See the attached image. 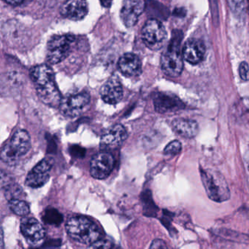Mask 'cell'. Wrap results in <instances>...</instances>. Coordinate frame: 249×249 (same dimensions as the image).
Listing matches in <instances>:
<instances>
[{"label":"cell","mask_w":249,"mask_h":249,"mask_svg":"<svg viewBox=\"0 0 249 249\" xmlns=\"http://www.w3.org/2000/svg\"><path fill=\"white\" fill-rule=\"evenodd\" d=\"M30 77L41 101L51 107H59L62 97L52 68L47 65L33 67L30 71Z\"/></svg>","instance_id":"cell-1"},{"label":"cell","mask_w":249,"mask_h":249,"mask_svg":"<svg viewBox=\"0 0 249 249\" xmlns=\"http://www.w3.org/2000/svg\"><path fill=\"white\" fill-rule=\"evenodd\" d=\"M65 227L67 232L72 240L83 244H91L101 237V231L98 226L83 215L70 218Z\"/></svg>","instance_id":"cell-2"},{"label":"cell","mask_w":249,"mask_h":249,"mask_svg":"<svg viewBox=\"0 0 249 249\" xmlns=\"http://www.w3.org/2000/svg\"><path fill=\"white\" fill-rule=\"evenodd\" d=\"M31 148V139L25 130H18L0 151V159L7 164L17 162Z\"/></svg>","instance_id":"cell-3"},{"label":"cell","mask_w":249,"mask_h":249,"mask_svg":"<svg viewBox=\"0 0 249 249\" xmlns=\"http://www.w3.org/2000/svg\"><path fill=\"white\" fill-rule=\"evenodd\" d=\"M201 180L207 195L211 200L222 202L230 198V191L224 176L211 170H201Z\"/></svg>","instance_id":"cell-4"},{"label":"cell","mask_w":249,"mask_h":249,"mask_svg":"<svg viewBox=\"0 0 249 249\" xmlns=\"http://www.w3.org/2000/svg\"><path fill=\"white\" fill-rule=\"evenodd\" d=\"M181 36H175L169 45L168 49L161 56V68L165 75L170 77H178L183 69V61L180 51Z\"/></svg>","instance_id":"cell-5"},{"label":"cell","mask_w":249,"mask_h":249,"mask_svg":"<svg viewBox=\"0 0 249 249\" xmlns=\"http://www.w3.org/2000/svg\"><path fill=\"white\" fill-rule=\"evenodd\" d=\"M72 35L55 36L50 39L47 46V61L51 65H56L65 60L71 52L75 42Z\"/></svg>","instance_id":"cell-6"},{"label":"cell","mask_w":249,"mask_h":249,"mask_svg":"<svg viewBox=\"0 0 249 249\" xmlns=\"http://www.w3.org/2000/svg\"><path fill=\"white\" fill-rule=\"evenodd\" d=\"M167 33L161 21L155 18L148 20L142 30V39L145 46L152 51H158L165 45Z\"/></svg>","instance_id":"cell-7"},{"label":"cell","mask_w":249,"mask_h":249,"mask_svg":"<svg viewBox=\"0 0 249 249\" xmlns=\"http://www.w3.org/2000/svg\"><path fill=\"white\" fill-rule=\"evenodd\" d=\"M90 99L89 94L86 91L69 94L62 99L59 106V110L66 117H76L89 104Z\"/></svg>","instance_id":"cell-8"},{"label":"cell","mask_w":249,"mask_h":249,"mask_svg":"<svg viewBox=\"0 0 249 249\" xmlns=\"http://www.w3.org/2000/svg\"><path fill=\"white\" fill-rule=\"evenodd\" d=\"M113 156L107 151H101L95 154L90 162V173L94 178H107L114 169Z\"/></svg>","instance_id":"cell-9"},{"label":"cell","mask_w":249,"mask_h":249,"mask_svg":"<svg viewBox=\"0 0 249 249\" xmlns=\"http://www.w3.org/2000/svg\"><path fill=\"white\" fill-rule=\"evenodd\" d=\"M53 161L50 159L40 161L27 175L26 185L32 188H40L44 186L50 178V171Z\"/></svg>","instance_id":"cell-10"},{"label":"cell","mask_w":249,"mask_h":249,"mask_svg":"<svg viewBox=\"0 0 249 249\" xmlns=\"http://www.w3.org/2000/svg\"><path fill=\"white\" fill-rule=\"evenodd\" d=\"M127 138V132L122 125L116 124L107 128L101 137L100 145L103 149H114L121 146Z\"/></svg>","instance_id":"cell-11"},{"label":"cell","mask_w":249,"mask_h":249,"mask_svg":"<svg viewBox=\"0 0 249 249\" xmlns=\"http://www.w3.org/2000/svg\"><path fill=\"white\" fill-rule=\"evenodd\" d=\"M145 8V2L142 0L124 1L120 13L121 18L124 25L127 27L135 26Z\"/></svg>","instance_id":"cell-12"},{"label":"cell","mask_w":249,"mask_h":249,"mask_svg":"<svg viewBox=\"0 0 249 249\" xmlns=\"http://www.w3.org/2000/svg\"><path fill=\"white\" fill-rule=\"evenodd\" d=\"M123 94L122 84L114 77L106 81L100 89V96L103 101L107 104H117L122 100Z\"/></svg>","instance_id":"cell-13"},{"label":"cell","mask_w":249,"mask_h":249,"mask_svg":"<svg viewBox=\"0 0 249 249\" xmlns=\"http://www.w3.org/2000/svg\"><path fill=\"white\" fill-rule=\"evenodd\" d=\"M21 231L23 235L30 242L41 241L46 235L44 227L36 218L24 217L21 222Z\"/></svg>","instance_id":"cell-14"},{"label":"cell","mask_w":249,"mask_h":249,"mask_svg":"<svg viewBox=\"0 0 249 249\" xmlns=\"http://www.w3.org/2000/svg\"><path fill=\"white\" fill-rule=\"evenodd\" d=\"M205 54V46L201 40L196 38L189 39L183 49V59L192 64L196 65L202 62Z\"/></svg>","instance_id":"cell-15"},{"label":"cell","mask_w":249,"mask_h":249,"mask_svg":"<svg viewBox=\"0 0 249 249\" xmlns=\"http://www.w3.org/2000/svg\"><path fill=\"white\" fill-rule=\"evenodd\" d=\"M88 4L81 0H71L65 2L61 8V14L72 21L82 20L88 14Z\"/></svg>","instance_id":"cell-16"},{"label":"cell","mask_w":249,"mask_h":249,"mask_svg":"<svg viewBox=\"0 0 249 249\" xmlns=\"http://www.w3.org/2000/svg\"><path fill=\"white\" fill-rule=\"evenodd\" d=\"M121 72L126 77L138 76L142 71L141 59L135 53H124L118 63Z\"/></svg>","instance_id":"cell-17"},{"label":"cell","mask_w":249,"mask_h":249,"mask_svg":"<svg viewBox=\"0 0 249 249\" xmlns=\"http://www.w3.org/2000/svg\"><path fill=\"white\" fill-rule=\"evenodd\" d=\"M154 107L159 113H167L183 107V104L178 97L170 94H160L154 100Z\"/></svg>","instance_id":"cell-18"},{"label":"cell","mask_w":249,"mask_h":249,"mask_svg":"<svg viewBox=\"0 0 249 249\" xmlns=\"http://www.w3.org/2000/svg\"><path fill=\"white\" fill-rule=\"evenodd\" d=\"M172 127L176 134L186 138H194L197 135L199 130L196 122L183 118L174 119L172 123Z\"/></svg>","instance_id":"cell-19"},{"label":"cell","mask_w":249,"mask_h":249,"mask_svg":"<svg viewBox=\"0 0 249 249\" xmlns=\"http://www.w3.org/2000/svg\"><path fill=\"white\" fill-rule=\"evenodd\" d=\"M3 30L5 35L4 36L13 46H18L21 44L20 42L24 38V35L23 34L22 30L20 28L18 24H15L14 21L11 23H7Z\"/></svg>","instance_id":"cell-20"},{"label":"cell","mask_w":249,"mask_h":249,"mask_svg":"<svg viewBox=\"0 0 249 249\" xmlns=\"http://www.w3.org/2000/svg\"><path fill=\"white\" fill-rule=\"evenodd\" d=\"M43 219L49 225L59 226L63 222L64 218L58 210L51 208L46 210L43 215Z\"/></svg>","instance_id":"cell-21"},{"label":"cell","mask_w":249,"mask_h":249,"mask_svg":"<svg viewBox=\"0 0 249 249\" xmlns=\"http://www.w3.org/2000/svg\"><path fill=\"white\" fill-rule=\"evenodd\" d=\"M10 209L19 216H26L30 212V205L23 199L8 201Z\"/></svg>","instance_id":"cell-22"},{"label":"cell","mask_w":249,"mask_h":249,"mask_svg":"<svg viewBox=\"0 0 249 249\" xmlns=\"http://www.w3.org/2000/svg\"><path fill=\"white\" fill-rule=\"evenodd\" d=\"M142 203H143V212L145 215L148 216H154L158 211L157 205L154 203L152 197H151V192H144L142 196Z\"/></svg>","instance_id":"cell-23"},{"label":"cell","mask_w":249,"mask_h":249,"mask_svg":"<svg viewBox=\"0 0 249 249\" xmlns=\"http://www.w3.org/2000/svg\"><path fill=\"white\" fill-rule=\"evenodd\" d=\"M5 198L8 201L13 199H23L24 192L21 186L14 182L5 190Z\"/></svg>","instance_id":"cell-24"},{"label":"cell","mask_w":249,"mask_h":249,"mask_svg":"<svg viewBox=\"0 0 249 249\" xmlns=\"http://www.w3.org/2000/svg\"><path fill=\"white\" fill-rule=\"evenodd\" d=\"M182 145L179 141H173L170 142L164 150L166 155L175 156L178 154L181 151Z\"/></svg>","instance_id":"cell-25"},{"label":"cell","mask_w":249,"mask_h":249,"mask_svg":"<svg viewBox=\"0 0 249 249\" xmlns=\"http://www.w3.org/2000/svg\"><path fill=\"white\" fill-rule=\"evenodd\" d=\"M14 183V178L9 173L4 171V170H0V190L5 191L8 186H11Z\"/></svg>","instance_id":"cell-26"},{"label":"cell","mask_w":249,"mask_h":249,"mask_svg":"<svg viewBox=\"0 0 249 249\" xmlns=\"http://www.w3.org/2000/svg\"><path fill=\"white\" fill-rule=\"evenodd\" d=\"M113 246V244L110 240L100 239V240L90 244L87 249H110Z\"/></svg>","instance_id":"cell-27"},{"label":"cell","mask_w":249,"mask_h":249,"mask_svg":"<svg viewBox=\"0 0 249 249\" xmlns=\"http://www.w3.org/2000/svg\"><path fill=\"white\" fill-rule=\"evenodd\" d=\"M239 74H240L242 80L248 81L249 80V65H248L247 62H241L239 67Z\"/></svg>","instance_id":"cell-28"},{"label":"cell","mask_w":249,"mask_h":249,"mask_svg":"<svg viewBox=\"0 0 249 249\" xmlns=\"http://www.w3.org/2000/svg\"><path fill=\"white\" fill-rule=\"evenodd\" d=\"M60 240H51L46 242L41 247L37 249H60Z\"/></svg>","instance_id":"cell-29"},{"label":"cell","mask_w":249,"mask_h":249,"mask_svg":"<svg viewBox=\"0 0 249 249\" xmlns=\"http://www.w3.org/2000/svg\"><path fill=\"white\" fill-rule=\"evenodd\" d=\"M149 249H169L165 242L161 239H156L151 243Z\"/></svg>","instance_id":"cell-30"},{"label":"cell","mask_w":249,"mask_h":249,"mask_svg":"<svg viewBox=\"0 0 249 249\" xmlns=\"http://www.w3.org/2000/svg\"><path fill=\"white\" fill-rule=\"evenodd\" d=\"M5 3L9 4V5H13V6H17V5H21L24 3V1H5Z\"/></svg>","instance_id":"cell-31"},{"label":"cell","mask_w":249,"mask_h":249,"mask_svg":"<svg viewBox=\"0 0 249 249\" xmlns=\"http://www.w3.org/2000/svg\"><path fill=\"white\" fill-rule=\"evenodd\" d=\"M4 249V234L2 229L0 228V249Z\"/></svg>","instance_id":"cell-32"},{"label":"cell","mask_w":249,"mask_h":249,"mask_svg":"<svg viewBox=\"0 0 249 249\" xmlns=\"http://www.w3.org/2000/svg\"><path fill=\"white\" fill-rule=\"evenodd\" d=\"M102 5L104 7H108L110 6V5L112 4V2H109V1H103V2H101Z\"/></svg>","instance_id":"cell-33"},{"label":"cell","mask_w":249,"mask_h":249,"mask_svg":"<svg viewBox=\"0 0 249 249\" xmlns=\"http://www.w3.org/2000/svg\"><path fill=\"white\" fill-rule=\"evenodd\" d=\"M110 249H122V248L118 247V246H113Z\"/></svg>","instance_id":"cell-34"}]
</instances>
